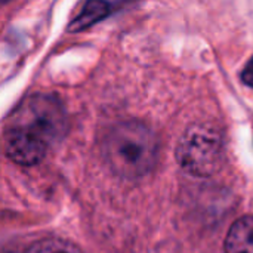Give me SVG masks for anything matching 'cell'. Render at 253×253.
<instances>
[{"mask_svg":"<svg viewBox=\"0 0 253 253\" xmlns=\"http://www.w3.org/2000/svg\"><path fill=\"white\" fill-rule=\"evenodd\" d=\"M176 160L190 175L208 178L216 173L225 160L222 132L211 123L190 126L176 145Z\"/></svg>","mask_w":253,"mask_h":253,"instance_id":"cell-2","label":"cell"},{"mask_svg":"<svg viewBox=\"0 0 253 253\" xmlns=\"http://www.w3.org/2000/svg\"><path fill=\"white\" fill-rule=\"evenodd\" d=\"M36 136L47 147L55 142L65 129V116L52 96H33L27 99L12 119V125Z\"/></svg>","mask_w":253,"mask_h":253,"instance_id":"cell-3","label":"cell"},{"mask_svg":"<svg viewBox=\"0 0 253 253\" xmlns=\"http://www.w3.org/2000/svg\"><path fill=\"white\" fill-rule=\"evenodd\" d=\"M104 154L116 175L127 179L142 178L157 163L159 141L147 125L136 120L123 122L107 135Z\"/></svg>","mask_w":253,"mask_h":253,"instance_id":"cell-1","label":"cell"},{"mask_svg":"<svg viewBox=\"0 0 253 253\" xmlns=\"http://www.w3.org/2000/svg\"><path fill=\"white\" fill-rule=\"evenodd\" d=\"M225 253H253V216L237 219L225 239Z\"/></svg>","mask_w":253,"mask_h":253,"instance_id":"cell-5","label":"cell"},{"mask_svg":"<svg viewBox=\"0 0 253 253\" xmlns=\"http://www.w3.org/2000/svg\"><path fill=\"white\" fill-rule=\"evenodd\" d=\"M25 253H82L80 249L62 239H43L33 243Z\"/></svg>","mask_w":253,"mask_h":253,"instance_id":"cell-6","label":"cell"},{"mask_svg":"<svg viewBox=\"0 0 253 253\" xmlns=\"http://www.w3.org/2000/svg\"><path fill=\"white\" fill-rule=\"evenodd\" d=\"M47 145L30 135L28 132L9 126L4 135V151L9 159L22 166H34L40 163L47 151Z\"/></svg>","mask_w":253,"mask_h":253,"instance_id":"cell-4","label":"cell"},{"mask_svg":"<svg viewBox=\"0 0 253 253\" xmlns=\"http://www.w3.org/2000/svg\"><path fill=\"white\" fill-rule=\"evenodd\" d=\"M242 80L245 84H248L249 87H253V56L249 59V62L245 65L243 73H242Z\"/></svg>","mask_w":253,"mask_h":253,"instance_id":"cell-7","label":"cell"}]
</instances>
